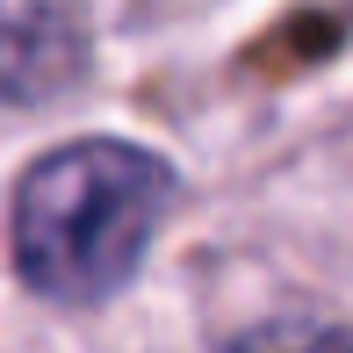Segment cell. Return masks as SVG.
Instances as JSON below:
<instances>
[{
	"instance_id": "1",
	"label": "cell",
	"mask_w": 353,
	"mask_h": 353,
	"mask_svg": "<svg viewBox=\"0 0 353 353\" xmlns=\"http://www.w3.org/2000/svg\"><path fill=\"white\" fill-rule=\"evenodd\" d=\"M173 166L123 137H72L14 188V274L51 303H101L144 267L166 223Z\"/></svg>"
},
{
	"instance_id": "2",
	"label": "cell",
	"mask_w": 353,
	"mask_h": 353,
	"mask_svg": "<svg viewBox=\"0 0 353 353\" xmlns=\"http://www.w3.org/2000/svg\"><path fill=\"white\" fill-rule=\"evenodd\" d=\"M87 65L65 0H0V101H58Z\"/></svg>"
},
{
	"instance_id": "3",
	"label": "cell",
	"mask_w": 353,
	"mask_h": 353,
	"mask_svg": "<svg viewBox=\"0 0 353 353\" xmlns=\"http://www.w3.org/2000/svg\"><path fill=\"white\" fill-rule=\"evenodd\" d=\"M303 353H353V325H339V332H325V339H310Z\"/></svg>"
}]
</instances>
